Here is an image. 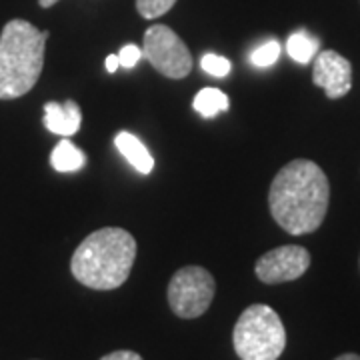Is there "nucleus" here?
I'll list each match as a JSON object with an SVG mask.
<instances>
[{"label": "nucleus", "mask_w": 360, "mask_h": 360, "mask_svg": "<svg viewBox=\"0 0 360 360\" xmlns=\"http://www.w3.org/2000/svg\"><path fill=\"white\" fill-rule=\"evenodd\" d=\"M330 202V184L316 162L298 158L284 165L269 191V206L276 224L292 236L321 229Z\"/></svg>", "instance_id": "f257e3e1"}, {"label": "nucleus", "mask_w": 360, "mask_h": 360, "mask_svg": "<svg viewBox=\"0 0 360 360\" xmlns=\"http://www.w3.org/2000/svg\"><path fill=\"white\" fill-rule=\"evenodd\" d=\"M136 240L129 231L106 226L89 234L72 255L70 272L92 290H115L129 281Z\"/></svg>", "instance_id": "f03ea898"}, {"label": "nucleus", "mask_w": 360, "mask_h": 360, "mask_svg": "<svg viewBox=\"0 0 360 360\" xmlns=\"http://www.w3.org/2000/svg\"><path fill=\"white\" fill-rule=\"evenodd\" d=\"M49 30L22 18L6 22L0 32V101H14L34 89L44 66Z\"/></svg>", "instance_id": "7ed1b4c3"}, {"label": "nucleus", "mask_w": 360, "mask_h": 360, "mask_svg": "<svg viewBox=\"0 0 360 360\" xmlns=\"http://www.w3.org/2000/svg\"><path fill=\"white\" fill-rule=\"evenodd\" d=\"M232 345L240 360H278L286 347L281 316L266 304H252L238 316Z\"/></svg>", "instance_id": "20e7f679"}, {"label": "nucleus", "mask_w": 360, "mask_h": 360, "mask_svg": "<svg viewBox=\"0 0 360 360\" xmlns=\"http://www.w3.org/2000/svg\"><path fill=\"white\" fill-rule=\"evenodd\" d=\"M217 292L212 274L202 266H184L168 283V304L180 319H198L210 309Z\"/></svg>", "instance_id": "39448f33"}, {"label": "nucleus", "mask_w": 360, "mask_h": 360, "mask_svg": "<svg viewBox=\"0 0 360 360\" xmlns=\"http://www.w3.org/2000/svg\"><path fill=\"white\" fill-rule=\"evenodd\" d=\"M142 56L162 77L180 80L193 70V56L179 34L165 25H153L144 32Z\"/></svg>", "instance_id": "423d86ee"}, {"label": "nucleus", "mask_w": 360, "mask_h": 360, "mask_svg": "<svg viewBox=\"0 0 360 360\" xmlns=\"http://www.w3.org/2000/svg\"><path fill=\"white\" fill-rule=\"evenodd\" d=\"M310 266V252L304 246H281L274 248L257 260L258 281L264 284H281L290 283L300 278Z\"/></svg>", "instance_id": "0eeeda50"}, {"label": "nucleus", "mask_w": 360, "mask_h": 360, "mask_svg": "<svg viewBox=\"0 0 360 360\" xmlns=\"http://www.w3.org/2000/svg\"><path fill=\"white\" fill-rule=\"evenodd\" d=\"M312 80L324 94L336 101L352 89V65L336 51H322L312 60Z\"/></svg>", "instance_id": "6e6552de"}, {"label": "nucleus", "mask_w": 360, "mask_h": 360, "mask_svg": "<svg viewBox=\"0 0 360 360\" xmlns=\"http://www.w3.org/2000/svg\"><path fill=\"white\" fill-rule=\"evenodd\" d=\"M82 112L75 101H66L65 104L46 103L44 104V127L54 134L72 136L80 130Z\"/></svg>", "instance_id": "1a4fd4ad"}, {"label": "nucleus", "mask_w": 360, "mask_h": 360, "mask_svg": "<svg viewBox=\"0 0 360 360\" xmlns=\"http://www.w3.org/2000/svg\"><path fill=\"white\" fill-rule=\"evenodd\" d=\"M116 148L118 153L124 156L129 160V165L136 172L141 174H150L153 168H155V158L148 153V148L142 144V141L139 136H134L132 132H118L115 139Z\"/></svg>", "instance_id": "9d476101"}, {"label": "nucleus", "mask_w": 360, "mask_h": 360, "mask_svg": "<svg viewBox=\"0 0 360 360\" xmlns=\"http://www.w3.org/2000/svg\"><path fill=\"white\" fill-rule=\"evenodd\" d=\"M51 165L56 172H77L86 165V156L77 144L65 139L54 146L51 155Z\"/></svg>", "instance_id": "9b49d317"}, {"label": "nucleus", "mask_w": 360, "mask_h": 360, "mask_svg": "<svg viewBox=\"0 0 360 360\" xmlns=\"http://www.w3.org/2000/svg\"><path fill=\"white\" fill-rule=\"evenodd\" d=\"M319 46H321L319 39L310 37L309 32H304V30H298L295 34H290L288 40H286V52H288V56L292 60H296V63H300V65L312 63L314 56L319 54Z\"/></svg>", "instance_id": "f8f14e48"}, {"label": "nucleus", "mask_w": 360, "mask_h": 360, "mask_svg": "<svg viewBox=\"0 0 360 360\" xmlns=\"http://www.w3.org/2000/svg\"><path fill=\"white\" fill-rule=\"evenodd\" d=\"M193 106L200 116L212 118L229 110V96L219 89H202L194 96Z\"/></svg>", "instance_id": "ddd939ff"}, {"label": "nucleus", "mask_w": 360, "mask_h": 360, "mask_svg": "<svg viewBox=\"0 0 360 360\" xmlns=\"http://www.w3.org/2000/svg\"><path fill=\"white\" fill-rule=\"evenodd\" d=\"M278 56H281V42L269 40L250 54V63L257 68H266V66L274 65L278 60Z\"/></svg>", "instance_id": "4468645a"}, {"label": "nucleus", "mask_w": 360, "mask_h": 360, "mask_svg": "<svg viewBox=\"0 0 360 360\" xmlns=\"http://www.w3.org/2000/svg\"><path fill=\"white\" fill-rule=\"evenodd\" d=\"M174 4H176V0H136V11L142 18L155 20V18H160L162 14H167Z\"/></svg>", "instance_id": "2eb2a0df"}, {"label": "nucleus", "mask_w": 360, "mask_h": 360, "mask_svg": "<svg viewBox=\"0 0 360 360\" xmlns=\"http://www.w3.org/2000/svg\"><path fill=\"white\" fill-rule=\"evenodd\" d=\"M200 65L205 68L206 72L210 75V77H217V78H224L231 75V60L229 58H224V56H219V54H212V52H208L202 56V60H200Z\"/></svg>", "instance_id": "dca6fc26"}, {"label": "nucleus", "mask_w": 360, "mask_h": 360, "mask_svg": "<svg viewBox=\"0 0 360 360\" xmlns=\"http://www.w3.org/2000/svg\"><path fill=\"white\" fill-rule=\"evenodd\" d=\"M141 58H142V51L136 46V44H127L124 49H120V52H118L120 66H124V68H132V66H136Z\"/></svg>", "instance_id": "f3484780"}, {"label": "nucleus", "mask_w": 360, "mask_h": 360, "mask_svg": "<svg viewBox=\"0 0 360 360\" xmlns=\"http://www.w3.org/2000/svg\"><path fill=\"white\" fill-rule=\"evenodd\" d=\"M101 360H142V356L139 352H132V350H115Z\"/></svg>", "instance_id": "a211bd4d"}, {"label": "nucleus", "mask_w": 360, "mask_h": 360, "mask_svg": "<svg viewBox=\"0 0 360 360\" xmlns=\"http://www.w3.org/2000/svg\"><path fill=\"white\" fill-rule=\"evenodd\" d=\"M120 66V60H118V54H110L108 58H106V70L108 72H116V68Z\"/></svg>", "instance_id": "6ab92c4d"}, {"label": "nucleus", "mask_w": 360, "mask_h": 360, "mask_svg": "<svg viewBox=\"0 0 360 360\" xmlns=\"http://www.w3.org/2000/svg\"><path fill=\"white\" fill-rule=\"evenodd\" d=\"M39 2H40V6H42V8H51V6H54V4H56L58 0H39Z\"/></svg>", "instance_id": "aec40b11"}, {"label": "nucleus", "mask_w": 360, "mask_h": 360, "mask_svg": "<svg viewBox=\"0 0 360 360\" xmlns=\"http://www.w3.org/2000/svg\"><path fill=\"white\" fill-rule=\"evenodd\" d=\"M335 360H360L359 354H342V356H338Z\"/></svg>", "instance_id": "412c9836"}]
</instances>
